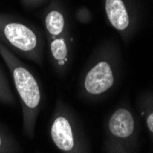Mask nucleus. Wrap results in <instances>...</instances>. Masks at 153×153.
<instances>
[{"label": "nucleus", "instance_id": "obj_1", "mask_svg": "<svg viewBox=\"0 0 153 153\" xmlns=\"http://www.w3.org/2000/svg\"><path fill=\"white\" fill-rule=\"evenodd\" d=\"M0 56L8 68L20 100L23 133L29 140H33L42 105L41 90L38 80L20 58L2 44H0Z\"/></svg>", "mask_w": 153, "mask_h": 153}, {"label": "nucleus", "instance_id": "obj_2", "mask_svg": "<svg viewBox=\"0 0 153 153\" xmlns=\"http://www.w3.org/2000/svg\"><path fill=\"white\" fill-rule=\"evenodd\" d=\"M0 44L19 58L42 65L44 39L41 31L27 21L0 13Z\"/></svg>", "mask_w": 153, "mask_h": 153}, {"label": "nucleus", "instance_id": "obj_3", "mask_svg": "<svg viewBox=\"0 0 153 153\" xmlns=\"http://www.w3.org/2000/svg\"><path fill=\"white\" fill-rule=\"evenodd\" d=\"M43 24L53 67L58 74H63L69 62L72 39L66 13L59 0H51L44 9Z\"/></svg>", "mask_w": 153, "mask_h": 153}, {"label": "nucleus", "instance_id": "obj_4", "mask_svg": "<svg viewBox=\"0 0 153 153\" xmlns=\"http://www.w3.org/2000/svg\"><path fill=\"white\" fill-rule=\"evenodd\" d=\"M50 135L54 146L62 152H87L80 123L73 111L61 99H58L53 111Z\"/></svg>", "mask_w": 153, "mask_h": 153}, {"label": "nucleus", "instance_id": "obj_5", "mask_svg": "<svg viewBox=\"0 0 153 153\" xmlns=\"http://www.w3.org/2000/svg\"><path fill=\"white\" fill-rule=\"evenodd\" d=\"M115 74L112 64L106 60L97 61L82 78V93L87 96H98L112 88Z\"/></svg>", "mask_w": 153, "mask_h": 153}, {"label": "nucleus", "instance_id": "obj_6", "mask_svg": "<svg viewBox=\"0 0 153 153\" xmlns=\"http://www.w3.org/2000/svg\"><path fill=\"white\" fill-rule=\"evenodd\" d=\"M108 131L115 138H129L135 131V120L132 113L127 108L117 109L109 118Z\"/></svg>", "mask_w": 153, "mask_h": 153}, {"label": "nucleus", "instance_id": "obj_7", "mask_svg": "<svg viewBox=\"0 0 153 153\" xmlns=\"http://www.w3.org/2000/svg\"><path fill=\"white\" fill-rule=\"evenodd\" d=\"M105 10L110 24L120 32H125L131 24V18L124 0H105Z\"/></svg>", "mask_w": 153, "mask_h": 153}, {"label": "nucleus", "instance_id": "obj_8", "mask_svg": "<svg viewBox=\"0 0 153 153\" xmlns=\"http://www.w3.org/2000/svg\"><path fill=\"white\" fill-rule=\"evenodd\" d=\"M0 104L9 106L16 105V97L14 94L8 78L0 65Z\"/></svg>", "mask_w": 153, "mask_h": 153}, {"label": "nucleus", "instance_id": "obj_9", "mask_svg": "<svg viewBox=\"0 0 153 153\" xmlns=\"http://www.w3.org/2000/svg\"><path fill=\"white\" fill-rule=\"evenodd\" d=\"M20 151L21 148L16 137L0 124V153H14Z\"/></svg>", "mask_w": 153, "mask_h": 153}, {"label": "nucleus", "instance_id": "obj_10", "mask_svg": "<svg viewBox=\"0 0 153 153\" xmlns=\"http://www.w3.org/2000/svg\"><path fill=\"white\" fill-rule=\"evenodd\" d=\"M75 17L79 22L82 23H88L90 22L92 16H91V12L86 8V7H80L76 11Z\"/></svg>", "mask_w": 153, "mask_h": 153}, {"label": "nucleus", "instance_id": "obj_11", "mask_svg": "<svg viewBox=\"0 0 153 153\" xmlns=\"http://www.w3.org/2000/svg\"><path fill=\"white\" fill-rule=\"evenodd\" d=\"M48 0H19L20 4L27 9H34L45 4Z\"/></svg>", "mask_w": 153, "mask_h": 153}, {"label": "nucleus", "instance_id": "obj_12", "mask_svg": "<svg viewBox=\"0 0 153 153\" xmlns=\"http://www.w3.org/2000/svg\"><path fill=\"white\" fill-rule=\"evenodd\" d=\"M146 123H147V127H148L149 130L153 134V112L149 114V116L147 117V119H146Z\"/></svg>", "mask_w": 153, "mask_h": 153}]
</instances>
